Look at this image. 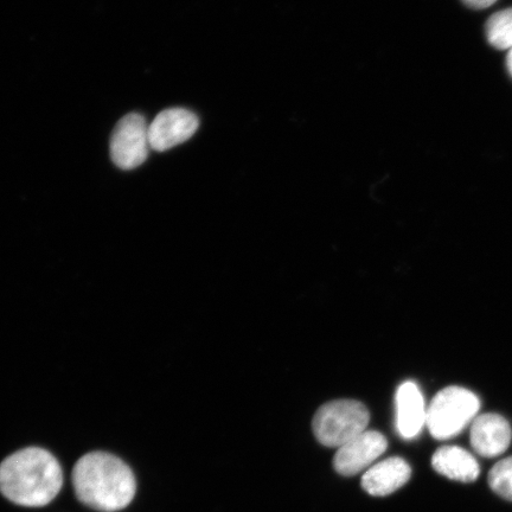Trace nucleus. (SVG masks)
<instances>
[{"label":"nucleus","instance_id":"f257e3e1","mask_svg":"<svg viewBox=\"0 0 512 512\" xmlns=\"http://www.w3.org/2000/svg\"><path fill=\"white\" fill-rule=\"evenodd\" d=\"M62 485L59 460L44 448H23L0 464V494L21 507H46Z\"/></svg>","mask_w":512,"mask_h":512},{"label":"nucleus","instance_id":"f03ea898","mask_svg":"<svg viewBox=\"0 0 512 512\" xmlns=\"http://www.w3.org/2000/svg\"><path fill=\"white\" fill-rule=\"evenodd\" d=\"M72 482L79 501L100 512L125 509L137 492V480L130 466L107 452H91L81 457L74 466Z\"/></svg>","mask_w":512,"mask_h":512},{"label":"nucleus","instance_id":"7ed1b4c3","mask_svg":"<svg viewBox=\"0 0 512 512\" xmlns=\"http://www.w3.org/2000/svg\"><path fill=\"white\" fill-rule=\"evenodd\" d=\"M478 396L464 387L440 390L427 408L426 426L432 437L447 440L457 437L477 418Z\"/></svg>","mask_w":512,"mask_h":512},{"label":"nucleus","instance_id":"20e7f679","mask_svg":"<svg viewBox=\"0 0 512 512\" xmlns=\"http://www.w3.org/2000/svg\"><path fill=\"white\" fill-rule=\"evenodd\" d=\"M369 421L368 408L362 402L336 400L318 409L312 428L320 444L339 448L366 432Z\"/></svg>","mask_w":512,"mask_h":512},{"label":"nucleus","instance_id":"39448f33","mask_svg":"<svg viewBox=\"0 0 512 512\" xmlns=\"http://www.w3.org/2000/svg\"><path fill=\"white\" fill-rule=\"evenodd\" d=\"M149 125L143 115H125L114 127L111 137V158L119 169L133 170L149 156Z\"/></svg>","mask_w":512,"mask_h":512},{"label":"nucleus","instance_id":"423d86ee","mask_svg":"<svg viewBox=\"0 0 512 512\" xmlns=\"http://www.w3.org/2000/svg\"><path fill=\"white\" fill-rule=\"evenodd\" d=\"M200 121L196 114L184 108H170L159 113L149 125L152 150L164 152L187 142L197 131Z\"/></svg>","mask_w":512,"mask_h":512},{"label":"nucleus","instance_id":"0eeeda50","mask_svg":"<svg viewBox=\"0 0 512 512\" xmlns=\"http://www.w3.org/2000/svg\"><path fill=\"white\" fill-rule=\"evenodd\" d=\"M388 441L383 434L366 431L338 448L334 459L335 470L342 476H355L366 470L387 451Z\"/></svg>","mask_w":512,"mask_h":512},{"label":"nucleus","instance_id":"6e6552de","mask_svg":"<svg viewBox=\"0 0 512 512\" xmlns=\"http://www.w3.org/2000/svg\"><path fill=\"white\" fill-rule=\"evenodd\" d=\"M512 440L509 421L496 413L477 416L471 424L470 441L473 450L484 458L501 456Z\"/></svg>","mask_w":512,"mask_h":512},{"label":"nucleus","instance_id":"1a4fd4ad","mask_svg":"<svg viewBox=\"0 0 512 512\" xmlns=\"http://www.w3.org/2000/svg\"><path fill=\"white\" fill-rule=\"evenodd\" d=\"M396 427L403 439L412 440L426 426L427 408L421 390L412 381L402 383L395 396Z\"/></svg>","mask_w":512,"mask_h":512},{"label":"nucleus","instance_id":"9d476101","mask_svg":"<svg viewBox=\"0 0 512 512\" xmlns=\"http://www.w3.org/2000/svg\"><path fill=\"white\" fill-rule=\"evenodd\" d=\"M411 475V466L405 459L388 458L370 467L362 478V488L371 496H388L402 488Z\"/></svg>","mask_w":512,"mask_h":512},{"label":"nucleus","instance_id":"9b49d317","mask_svg":"<svg viewBox=\"0 0 512 512\" xmlns=\"http://www.w3.org/2000/svg\"><path fill=\"white\" fill-rule=\"evenodd\" d=\"M432 466L441 476L462 483L478 479L480 467L469 451L459 446H443L433 454Z\"/></svg>","mask_w":512,"mask_h":512},{"label":"nucleus","instance_id":"f8f14e48","mask_svg":"<svg viewBox=\"0 0 512 512\" xmlns=\"http://www.w3.org/2000/svg\"><path fill=\"white\" fill-rule=\"evenodd\" d=\"M485 34L492 47L512 49V8L496 12L485 25Z\"/></svg>","mask_w":512,"mask_h":512},{"label":"nucleus","instance_id":"ddd939ff","mask_svg":"<svg viewBox=\"0 0 512 512\" xmlns=\"http://www.w3.org/2000/svg\"><path fill=\"white\" fill-rule=\"evenodd\" d=\"M488 480L495 494L512 502V457L505 458L492 467Z\"/></svg>","mask_w":512,"mask_h":512},{"label":"nucleus","instance_id":"4468645a","mask_svg":"<svg viewBox=\"0 0 512 512\" xmlns=\"http://www.w3.org/2000/svg\"><path fill=\"white\" fill-rule=\"evenodd\" d=\"M463 2L472 9L480 10L490 8L497 0H463Z\"/></svg>","mask_w":512,"mask_h":512},{"label":"nucleus","instance_id":"2eb2a0df","mask_svg":"<svg viewBox=\"0 0 512 512\" xmlns=\"http://www.w3.org/2000/svg\"><path fill=\"white\" fill-rule=\"evenodd\" d=\"M507 67H508L510 75L512 76V49L509 51V54H508Z\"/></svg>","mask_w":512,"mask_h":512}]
</instances>
